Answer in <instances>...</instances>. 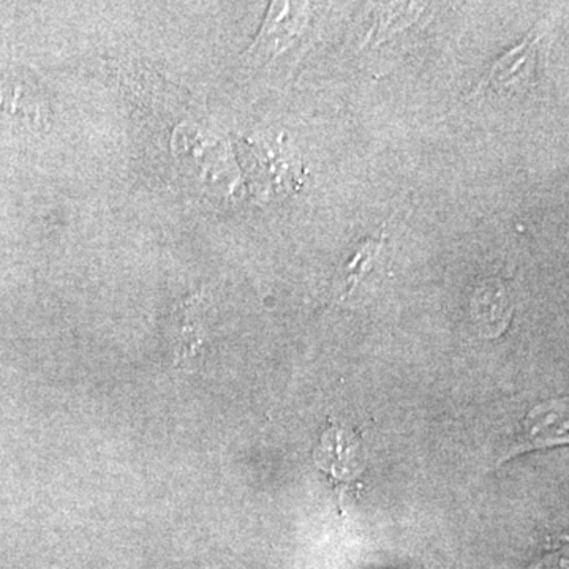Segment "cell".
<instances>
[{"mask_svg":"<svg viewBox=\"0 0 569 569\" xmlns=\"http://www.w3.org/2000/svg\"><path fill=\"white\" fill-rule=\"evenodd\" d=\"M567 413L553 406L538 407L527 417L522 432L512 448L515 452H523L527 449L563 445L567 443Z\"/></svg>","mask_w":569,"mask_h":569,"instance_id":"6da1fadb","label":"cell"},{"mask_svg":"<svg viewBox=\"0 0 569 569\" xmlns=\"http://www.w3.org/2000/svg\"><path fill=\"white\" fill-rule=\"evenodd\" d=\"M473 316L479 329L490 337L501 335L511 320V305L503 284L489 282L473 298Z\"/></svg>","mask_w":569,"mask_h":569,"instance_id":"7a4b0ae2","label":"cell"}]
</instances>
